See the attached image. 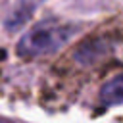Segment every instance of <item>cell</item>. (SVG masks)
Masks as SVG:
<instances>
[{"label":"cell","mask_w":123,"mask_h":123,"mask_svg":"<svg viewBox=\"0 0 123 123\" xmlns=\"http://www.w3.org/2000/svg\"><path fill=\"white\" fill-rule=\"evenodd\" d=\"M75 35V27L71 25H62L58 21H44L27 31L19 44H17V54L23 58H40L48 56L56 50H60L71 37Z\"/></svg>","instance_id":"6da1fadb"},{"label":"cell","mask_w":123,"mask_h":123,"mask_svg":"<svg viewBox=\"0 0 123 123\" xmlns=\"http://www.w3.org/2000/svg\"><path fill=\"white\" fill-rule=\"evenodd\" d=\"M100 104L102 106H119L123 104V75L108 81L100 88Z\"/></svg>","instance_id":"7a4b0ae2"}]
</instances>
